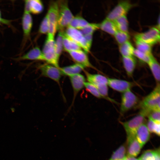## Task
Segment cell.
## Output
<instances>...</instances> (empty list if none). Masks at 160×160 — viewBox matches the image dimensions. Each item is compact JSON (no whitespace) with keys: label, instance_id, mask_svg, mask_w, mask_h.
<instances>
[{"label":"cell","instance_id":"23","mask_svg":"<svg viewBox=\"0 0 160 160\" xmlns=\"http://www.w3.org/2000/svg\"><path fill=\"white\" fill-rule=\"evenodd\" d=\"M63 48L66 51L70 52L82 49L81 47L64 33L63 34Z\"/></svg>","mask_w":160,"mask_h":160},{"label":"cell","instance_id":"42","mask_svg":"<svg viewBox=\"0 0 160 160\" xmlns=\"http://www.w3.org/2000/svg\"><path fill=\"white\" fill-rule=\"evenodd\" d=\"M126 160V159H124V160Z\"/></svg>","mask_w":160,"mask_h":160},{"label":"cell","instance_id":"7","mask_svg":"<svg viewBox=\"0 0 160 160\" xmlns=\"http://www.w3.org/2000/svg\"><path fill=\"white\" fill-rule=\"evenodd\" d=\"M138 101V98L131 89L122 93L120 107L121 114L122 115L133 108Z\"/></svg>","mask_w":160,"mask_h":160},{"label":"cell","instance_id":"33","mask_svg":"<svg viewBox=\"0 0 160 160\" xmlns=\"http://www.w3.org/2000/svg\"><path fill=\"white\" fill-rule=\"evenodd\" d=\"M84 87L87 91L94 97L98 98H103L96 87L92 83L86 81L84 83Z\"/></svg>","mask_w":160,"mask_h":160},{"label":"cell","instance_id":"12","mask_svg":"<svg viewBox=\"0 0 160 160\" xmlns=\"http://www.w3.org/2000/svg\"><path fill=\"white\" fill-rule=\"evenodd\" d=\"M108 78V85L113 89L123 93L131 89L134 86L133 83L125 80L116 78Z\"/></svg>","mask_w":160,"mask_h":160},{"label":"cell","instance_id":"32","mask_svg":"<svg viewBox=\"0 0 160 160\" xmlns=\"http://www.w3.org/2000/svg\"><path fill=\"white\" fill-rule=\"evenodd\" d=\"M119 45L129 41L130 38L128 32L118 30L113 36Z\"/></svg>","mask_w":160,"mask_h":160},{"label":"cell","instance_id":"34","mask_svg":"<svg viewBox=\"0 0 160 160\" xmlns=\"http://www.w3.org/2000/svg\"><path fill=\"white\" fill-rule=\"evenodd\" d=\"M160 124V123L156 122L148 119L146 125L150 132L153 133L159 136Z\"/></svg>","mask_w":160,"mask_h":160},{"label":"cell","instance_id":"26","mask_svg":"<svg viewBox=\"0 0 160 160\" xmlns=\"http://www.w3.org/2000/svg\"><path fill=\"white\" fill-rule=\"evenodd\" d=\"M89 23L83 17L80 15L74 16L68 26L80 30Z\"/></svg>","mask_w":160,"mask_h":160},{"label":"cell","instance_id":"28","mask_svg":"<svg viewBox=\"0 0 160 160\" xmlns=\"http://www.w3.org/2000/svg\"><path fill=\"white\" fill-rule=\"evenodd\" d=\"M119 50L122 57L133 56L135 48L129 41L119 45Z\"/></svg>","mask_w":160,"mask_h":160},{"label":"cell","instance_id":"19","mask_svg":"<svg viewBox=\"0 0 160 160\" xmlns=\"http://www.w3.org/2000/svg\"><path fill=\"white\" fill-rule=\"evenodd\" d=\"M84 69L83 66L76 63L60 68L62 75L69 77L80 74L81 72L84 70Z\"/></svg>","mask_w":160,"mask_h":160},{"label":"cell","instance_id":"4","mask_svg":"<svg viewBox=\"0 0 160 160\" xmlns=\"http://www.w3.org/2000/svg\"><path fill=\"white\" fill-rule=\"evenodd\" d=\"M146 115L143 112L140 111L136 116L127 121L121 123L124 127L127 136L135 135L137 129L144 123Z\"/></svg>","mask_w":160,"mask_h":160},{"label":"cell","instance_id":"30","mask_svg":"<svg viewBox=\"0 0 160 160\" xmlns=\"http://www.w3.org/2000/svg\"><path fill=\"white\" fill-rule=\"evenodd\" d=\"M64 31H58L56 39L55 40V52L57 56L59 58H60L63 49V34Z\"/></svg>","mask_w":160,"mask_h":160},{"label":"cell","instance_id":"41","mask_svg":"<svg viewBox=\"0 0 160 160\" xmlns=\"http://www.w3.org/2000/svg\"><path fill=\"white\" fill-rule=\"evenodd\" d=\"M125 160H139L138 159H136L135 157L127 156Z\"/></svg>","mask_w":160,"mask_h":160},{"label":"cell","instance_id":"16","mask_svg":"<svg viewBox=\"0 0 160 160\" xmlns=\"http://www.w3.org/2000/svg\"><path fill=\"white\" fill-rule=\"evenodd\" d=\"M44 9L43 2L40 0H26L24 1V11L30 14L38 15L41 13Z\"/></svg>","mask_w":160,"mask_h":160},{"label":"cell","instance_id":"22","mask_svg":"<svg viewBox=\"0 0 160 160\" xmlns=\"http://www.w3.org/2000/svg\"><path fill=\"white\" fill-rule=\"evenodd\" d=\"M100 28L103 31L113 36L118 30L114 22L106 18L100 24Z\"/></svg>","mask_w":160,"mask_h":160},{"label":"cell","instance_id":"21","mask_svg":"<svg viewBox=\"0 0 160 160\" xmlns=\"http://www.w3.org/2000/svg\"><path fill=\"white\" fill-rule=\"evenodd\" d=\"M122 61L124 69L128 76H132L136 65V61L133 56L122 57Z\"/></svg>","mask_w":160,"mask_h":160},{"label":"cell","instance_id":"10","mask_svg":"<svg viewBox=\"0 0 160 160\" xmlns=\"http://www.w3.org/2000/svg\"><path fill=\"white\" fill-rule=\"evenodd\" d=\"M23 32L22 47L30 39L31 34L33 25V20L30 13L24 11L22 19Z\"/></svg>","mask_w":160,"mask_h":160},{"label":"cell","instance_id":"1","mask_svg":"<svg viewBox=\"0 0 160 160\" xmlns=\"http://www.w3.org/2000/svg\"><path fill=\"white\" fill-rule=\"evenodd\" d=\"M140 111L144 112L148 116L151 111H160V87L158 83L153 90L145 97L140 102Z\"/></svg>","mask_w":160,"mask_h":160},{"label":"cell","instance_id":"36","mask_svg":"<svg viewBox=\"0 0 160 160\" xmlns=\"http://www.w3.org/2000/svg\"><path fill=\"white\" fill-rule=\"evenodd\" d=\"M99 28H100V24L89 23L87 26L80 31L83 35H85L93 34Z\"/></svg>","mask_w":160,"mask_h":160},{"label":"cell","instance_id":"40","mask_svg":"<svg viewBox=\"0 0 160 160\" xmlns=\"http://www.w3.org/2000/svg\"><path fill=\"white\" fill-rule=\"evenodd\" d=\"M11 20L6 19L2 17H0V26L2 24L9 25L10 24Z\"/></svg>","mask_w":160,"mask_h":160},{"label":"cell","instance_id":"17","mask_svg":"<svg viewBox=\"0 0 160 160\" xmlns=\"http://www.w3.org/2000/svg\"><path fill=\"white\" fill-rule=\"evenodd\" d=\"M17 60H34L45 61L44 55L42 50L37 46H36L25 54L16 58Z\"/></svg>","mask_w":160,"mask_h":160},{"label":"cell","instance_id":"6","mask_svg":"<svg viewBox=\"0 0 160 160\" xmlns=\"http://www.w3.org/2000/svg\"><path fill=\"white\" fill-rule=\"evenodd\" d=\"M159 29L153 27L145 32L137 34L135 36V40L141 41L152 46L160 41Z\"/></svg>","mask_w":160,"mask_h":160},{"label":"cell","instance_id":"11","mask_svg":"<svg viewBox=\"0 0 160 160\" xmlns=\"http://www.w3.org/2000/svg\"><path fill=\"white\" fill-rule=\"evenodd\" d=\"M76 63L81 65L84 68H91L97 70L90 62L87 53L82 49L68 52Z\"/></svg>","mask_w":160,"mask_h":160},{"label":"cell","instance_id":"3","mask_svg":"<svg viewBox=\"0 0 160 160\" xmlns=\"http://www.w3.org/2000/svg\"><path fill=\"white\" fill-rule=\"evenodd\" d=\"M42 51L47 63L55 66L58 64L59 58L55 52L54 38L47 36Z\"/></svg>","mask_w":160,"mask_h":160},{"label":"cell","instance_id":"20","mask_svg":"<svg viewBox=\"0 0 160 160\" xmlns=\"http://www.w3.org/2000/svg\"><path fill=\"white\" fill-rule=\"evenodd\" d=\"M86 76L87 80L95 86L102 84H108V78L105 76L99 74H92L83 71Z\"/></svg>","mask_w":160,"mask_h":160},{"label":"cell","instance_id":"38","mask_svg":"<svg viewBox=\"0 0 160 160\" xmlns=\"http://www.w3.org/2000/svg\"><path fill=\"white\" fill-rule=\"evenodd\" d=\"M160 111H155L151 112L147 117L148 119L157 123H160Z\"/></svg>","mask_w":160,"mask_h":160},{"label":"cell","instance_id":"39","mask_svg":"<svg viewBox=\"0 0 160 160\" xmlns=\"http://www.w3.org/2000/svg\"><path fill=\"white\" fill-rule=\"evenodd\" d=\"M93 34H87L84 35V37L85 39L88 44L90 47H91L92 45Z\"/></svg>","mask_w":160,"mask_h":160},{"label":"cell","instance_id":"8","mask_svg":"<svg viewBox=\"0 0 160 160\" xmlns=\"http://www.w3.org/2000/svg\"><path fill=\"white\" fill-rule=\"evenodd\" d=\"M132 6L129 1L120 2L108 13L106 18L114 21L118 17L126 15Z\"/></svg>","mask_w":160,"mask_h":160},{"label":"cell","instance_id":"29","mask_svg":"<svg viewBox=\"0 0 160 160\" xmlns=\"http://www.w3.org/2000/svg\"><path fill=\"white\" fill-rule=\"evenodd\" d=\"M113 21L118 30L128 32V22L126 15L118 17Z\"/></svg>","mask_w":160,"mask_h":160},{"label":"cell","instance_id":"9","mask_svg":"<svg viewBox=\"0 0 160 160\" xmlns=\"http://www.w3.org/2000/svg\"><path fill=\"white\" fill-rule=\"evenodd\" d=\"M60 68L46 63L40 65L39 69L42 76L51 79L60 85L62 75Z\"/></svg>","mask_w":160,"mask_h":160},{"label":"cell","instance_id":"31","mask_svg":"<svg viewBox=\"0 0 160 160\" xmlns=\"http://www.w3.org/2000/svg\"><path fill=\"white\" fill-rule=\"evenodd\" d=\"M135 41L137 49L148 55H152V46L141 41L135 40Z\"/></svg>","mask_w":160,"mask_h":160},{"label":"cell","instance_id":"13","mask_svg":"<svg viewBox=\"0 0 160 160\" xmlns=\"http://www.w3.org/2000/svg\"><path fill=\"white\" fill-rule=\"evenodd\" d=\"M73 92V97L70 108L74 103L78 93L84 87L86 79L83 75L79 74L69 77Z\"/></svg>","mask_w":160,"mask_h":160},{"label":"cell","instance_id":"5","mask_svg":"<svg viewBox=\"0 0 160 160\" xmlns=\"http://www.w3.org/2000/svg\"><path fill=\"white\" fill-rule=\"evenodd\" d=\"M64 33L87 53L89 52L91 47L88 44L84 35L80 30L68 26Z\"/></svg>","mask_w":160,"mask_h":160},{"label":"cell","instance_id":"27","mask_svg":"<svg viewBox=\"0 0 160 160\" xmlns=\"http://www.w3.org/2000/svg\"><path fill=\"white\" fill-rule=\"evenodd\" d=\"M126 144L122 145L114 151L109 160H124L127 157Z\"/></svg>","mask_w":160,"mask_h":160},{"label":"cell","instance_id":"37","mask_svg":"<svg viewBox=\"0 0 160 160\" xmlns=\"http://www.w3.org/2000/svg\"><path fill=\"white\" fill-rule=\"evenodd\" d=\"M133 55L136 56L141 61L147 64L151 59L153 56V55H148L142 52L135 48L134 50Z\"/></svg>","mask_w":160,"mask_h":160},{"label":"cell","instance_id":"15","mask_svg":"<svg viewBox=\"0 0 160 160\" xmlns=\"http://www.w3.org/2000/svg\"><path fill=\"white\" fill-rule=\"evenodd\" d=\"M47 14L49 22V27L57 29L58 16V6L57 1H52L50 3Z\"/></svg>","mask_w":160,"mask_h":160},{"label":"cell","instance_id":"18","mask_svg":"<svg viewBox=\"0 0 160 160\" xmlns=\"http://www.w3.org/2000/svg\"><path fill=\"white\" fill-rule=\"evenodd\" d=\"M135 137L143 148L149 140L150 132L146 124L145 123L141 125L136 130Z\"/></svg>","mask_w":160,"mask_h":160},{"label":"cell","instance_id":"25","mask_svg":"<svg viewBox=\"0 0 160 160\" xmlns=\"http://www.w3.org/2000/svg\"><path fill=\"white\" fill-rule=\"evenodd\" d=\"M139 160H160V148L144 151L138 158Z\"/></svg>","mask_w":160,"mask_h":160},{"label":"cell","instance_id":"24","mask_svg":"<svg viewBox=\"0 0 160 160\" xmlns=\"http://www.w3.org/2000/svg\"><path fill=\"white\" fill-rule=\"evenodd\" d=\"M153 75L157 84L159 83L160 79V65L153 56L147 63Z\"/></svg>","mask_w":160,"mask_h":160},{"label":"cell","instance_id":"2","mask_svg":"<svg viewBox=\"0 0 160 160\" xmlns=\"http://www.w3.org/2000/svg\"><path fill=\"white\" fill-rule=\"evenodd\" d=\"M57 1L58 6L57 31H64V30L69 26L74 16L69 8L67 1Z\"/></svg>","mask_w":160,"mask_h":160},{"label":"cell","instance_id":"35","mask_svg":"<svg viewBox=\"0 0 160 160\" xmlns=\"http://www.w3.org/2000/svg\"><path fill=\"white\" fill-rule=\"evenodd\" d=\"M49 27V22L47 14L42 20L39 26L38 32L41 34H47Z\"/></svg>","mask_w":160,"mask_h":160},{"label":"cell","instance_id":"14","mask_svg":"<svg viewBox=\"0 0 160 160\" xmlns=\"http://www.w3.org/2000/svg\"><path fill=\"white\" fill-rule=\"evenodd\" d=\"M127 156L135 157L140 153L142 147L135 135L127 136Z\"/></svg>","mask_w":160,"mask_h":160}]
</instances>
